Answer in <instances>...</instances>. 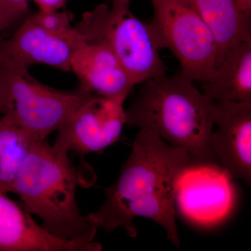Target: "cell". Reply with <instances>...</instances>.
Listing matches in <instances>:
<instances>
[{
	"label": "cell",
	"instance_id": "7c38bea8",
	"mask_svg": "<svg viewBox=\"0 0 251 251\" xmlns=\"http://www.w3.org/2000/svg\"><path fill=\"white\" fill-rule=\"evenodd\" d=\"M71 70L81 89L103 97L126 99L135 86L115 54L99 43L82 39L73 52Z\"/></svg>",
	"mask_w": 251,
	"mask_h": 251
},
{
	"label": "cell",
	"instance_id": "3957f363",
	"mask_svg": "<svg viewBox=\"0 0 251 251\" xmlns=\"http://www.w3.org/2000/svg\"><path fill=\"white\" fill-rule=\"evenodd\" d=\"M67 152L46 140L33 143L14 184V193L50 234L65 240L95 242L97 228L76 201L78 170Z\"/></svg>",
	"mask_w": 251,
	"mask_h": 251
},
{
	"label": "cell",
	"instance_id": "8992f818",
	"mask_svg": "<svg viewBox=\"0 0 251 251\" xmlns=\"http://www.w3.org/2000/svg\"><path fill=\"white\" fill-rule=\"evenodd\" d=\"M149 23L160 50L167 49L179 61L180 74L204 83L215 71L217 46L212 32L187 0H151Z\"/></svg>",
	"mask_w": 251,
	"mask_h": 251
},
{
	"label": "cell",
	"instance_id": "7a4b0ae2",
	"mask_svg": "<svg viewBox=\"0 0 251 251\" xmlns=\"http://www.w3.org/2000/svg\"><path fill=\"white\" fill-rule=\"evenodd\" d=\"M143 83L126 110V125L153 132L198 163L220 166L211 144L214 102L180 73Z\"/></svg>",
	"mask_w": 251,
	"mask_h": 251
},
{
	"label": "cell",
	"instance_id": "6da1fadb",
	"mask_svg": "<svg viewBox=\"0 0 251 251\" xmlns=\"http://www.w3.org/2000/svg\"><path fill=\"white\" fill-rule=\"evenodd\" d=\"M198 164L202 163L182 149L150 130L139 129L116 181L104 190L103 204L89 217L98 229L122 228L133 238L138 233L133 221L146 218L161 226L168 240L179 248L176 191L185 173Z\"/></svg>",
	"mask_w": 251,
	"mask_h": 251
},
{
	"label": "cell",
	"instance_id": "ac0fdd59",
	"mask_svg": "<svg viewBox=\"0 0 251 251\" xmlns=\"http://www.w3.org/2000/svg\"><path fill=\"white\" fill-rule=\"evenodd\" d=\"M243 17L251 22V0H235Z\"/></svg>",
	"mask_w": 251,
	"mask_h": 251
},
{
	"label": "cell",
	"instance_id": "9a60e30c",
	"mask_svg": "<svg viewBox=\"0 0 251 251\" xmlns=\"http://www.w3.org/2000/svg\"><path fill=\"white\" fill-rule=\"evenodd\" d=\"M34 140L2 115L0 119V192L14 193V184Z\"/></svg>",
	"mask_w": 251,
	"mask_h": 251
},
{
	"label": "cell",
	"instance_id": "44dd1931",
	"mask_svg": "<svg viewBox=\"0 0 251 251\" xmlns=\"http://www.w3.org/2000/svg\"><path fill=\"white\" fill-rule=\"evenodd\" d=\"M110 4L114 5H130L131 0H109Z\"/></svg>",
	"mask_w": 251,
	"mask_h": 251
},
{
	"label": "cell",
	"instance_id": "5bb4252c",
	"mask_svg": "<svg viewBox=\"0 0 251 251\" xmlns=\"http://www.w3.org/2000/svg\"><path fill=\"white\" fill-rule=\"evenodd\" d=\"M187 1L214 36L217 46L216 69L234 46L251 39V23L243 17L235 0Z\"/></svg>",
	"mask_w": 251,
	"mask_h": 251
},
{
	"label": "cell",
	"instance_id": "277c9868",
	"mask_svg": "<svg viewBox=\"0 0 251 251\" xmlns=\"http://www.w3.org/2000/svg\"><path fill=\"white\" fill-rule=\"evenodd\" d=\"M129 6L98 5L82 15L75 27L84 41L107 46L135 85L166 75L167 69L150 25Z\"/></svg>",
	"mask_w": 251,
	"mask_h": 251
},
{
	"label": "cell",
	"instance_id": "30bf717a",
	"mask_svg": "<svg viewBox=\"0 0 251 251\" xmlns=\"http://www.w3.org/2000/svg\"><path fill=\"white\" fill-rule=\"evenodd\" d=\"M213 150L232 179L251 182V102L214 103Z\"/></svg>",
	"mask_w": 251,
	"mask_h": 251
},
{
	"label": "cell",
	"instance_id": "2e32d148",
	"mask_svg": "<svg viewBox=\"0 0 251 251\" xmlns=\"http://www.w3.org/2000/svg\"><path fill=\"white\" fill-rule=\"evenodd\" d=\"M29 9L18 7L0 0V41L4 31L23 21L27 16Z\"/></svg>",
	"mask_w": 251,
	"mask_h": 251
},
{
	"label": "cell",
	"instance_id": "d6986e66",
	"mask_svg": "<svg viewBox=\"0 0 251 251\" xmlns=\"http://www.w3.org/2000/svg\"><path fill=\"white\" fill-rule=\"evenodd\" d=\"M2 1L8 3V4L14 5L15 6H18V7L29 9L28 8V1H29V0H2Z\"/></svg>",
	"mask_w": 251,
	"mask_h": 251
},
{
	"label": "cell",
	"instance_id": "ba28073f",
	"mask_svg": "<svg viewBox=\"0 0 251 251\" xmlns=\"http://www.w3.org/2000/svg\"><path fill=\"white\" fill-rule=\"evenodd\" d=\"M125 100L91 93L59 127L53 146L81 157L102 152L120 140L126 125Z\"/></svg>",
	"mask_w": 251,
	"mask_h": 251
},
{
	"label": "cell",
	"instance_id": "5b68a950",
	"mask_svg": "<svg viewBox=\"0 0 251 251\" xmlns=\"http://www.w3.org/2000/svg\"><path fill=\"white\" fill-rule=\"evenodd\" d=\"M3 66L2 115L34 141L46 140L92 92L62 91L44 85L27 67L0 59Z\"/></svg>",
	"mask_w": 251,
	"mask_h": 251
},
{
	"label": "cell",
	"instance_id": "9c48e42d",
	"mask_svg": "<svg viewBox=\"0 0 251 251\" xmlns=\"http://www.w3.org/2000/svg\"><path fill=\"white\" fill-rule=\"evenodd\" d=\"M232 178L217 165L198 164L185 173L176 195V205L188 219L201 224L221 221L232 209Z\"/></svg>",
	"mask_w": 251,
	"mask_h": 251
},
{
	"label": "cell",
	"instance_id": "ffe728a7",
	"mask_svg": "<svg viewBox=\"0 0 251 251\" xmlns=\"http://www.w3.org/2000/svg\"><path fill=\"white\" fill-rule=\"evenodd\" d=\"M3 67L0 61V115H2Z\"/></svg>",
	"mask_w": 251,
	"mask_h": 251
},
{
	"label": "cell",
	"instance_id": "4fadbf2b",
	"mask_svg": "<svg viewBox=\"0 0 251 251\" xmlns=\"http://www.w3.org/2000/svg\"><path fill=\"white\" fill-rule=\"evenodd\" d=\"M202 84L214 103L251 102V39L234 46Z\"/></svg>",
	"mask_w": 251,
	"mask_h": 251
},
{
	"label": "cell",
	"instance_id": "8fae6325",
	"mask_svg": "<svg viewBox=\"0 0 251 251\" xmlns=\"http://www.w3.org/2000/svg\"><path fill=\"white\" fill-rule=\"evenodd\" d=\"M7 194L0 192V251H100V243L54 237Z\"/></svg>",
	"mask_w": 251,
	"mask_h": 251
},
{
	"label": "cell",
	"instance_id": "52a82bcc",
	"mask_svg": "<svg viewBox=\"0 0 251 251\" xmlns=\"http://www.w3.org/2000/svg\"><path fill=\"white\" fill-rule=\"evenodd\" d=\"M67 11L39 10L23 19L9 39L0 41V59L29 69L46 64L71 72L74 50L82 39Z\"/></svg>",
	"mask_w": 251,
	"mask_h": 251
},
{
	"label": "cell",
	"instance_id": "e0dca14e",
	"mask_svg": "<svg viewBox=\"0 0 251 251\" xmlns=\"http://www.w3.org/2000/svg\"><path fill=\"white\" fill-rule=\"evenodd\" d=\"M39 10L45 11H57L65 5L67 0H34Z\"/></svg>",
	"mask_w": 251,
	"mask_h": 251
}]
</instances>
